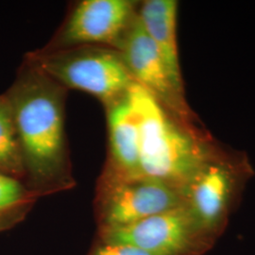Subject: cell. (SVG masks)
<instances>
[{"label": "cell", "instance_id": "cell-2", "mask_svg": "<svg viewBox=\"0 0 255 255\" xmlns=\"http://www.w3.org/2000/svg\"><path fill=\"white\" fill-rule=\"evenodd\" d=\"M129 96L140 130V174L182 192L210 159L184 123L134 83Z\"/></svg>", "mask_w": 255, "mask_h": 255}, {"label": "cell", "instance_id": "cell-5", "mask_svg": "<svg viewBox=\"0 0 255 255\" xmlns=\"http://www.w3.org/2000/svg\"><path fill=\"white\" fill-rule=\"evenodd\" d=\"M97 238L158 255H202L216 242L200 227L184 203L124 227L98 230Z\"/></svg>", "mask_w": 255, "mask_h": 255}, {"label": "cell", "instance_id": "cell-12", "mask_svg": "<svg viewBox=\"0 0 255 255\" xmlns=\"http://www.w3.org/2000/svg\"><path fill=\"white\" fill-rule=\"evenodd\" d=\"M0 172L24 182L25 170L17 131L6 95L0 96Z\"/></svg>", "mask_w": 255, "mask_h": 255}, {"label": "cell", "instance_id": "cell-10", "mask_svg": "<svg viewBox=\"0 0 255 255\" xmlns=\"http://www.w3.org/2000/svg\"><path fill=\"white\" fill-rule=\"evenodd\" d=\"M178 6L175 0H146L139 5L137 15L161 56L175 88L183 94L177 39Z\"/></svg>", "mask_w": 255, "mask_h": 255}, {"label": "cell", "instance_id": "cell-11", "mask_svg": "<svg viewBox=\"0 0 255 255\" xmlns=\"http://www.w3.org/2000/svg\"><path fill=\"white\" fill-rule=\"evenodd\" d=\"M38 199L23 181L0 172V233L19 224Z\"/></svg>", "mask_w": 255, "mask_h": 255}, {"label": "cell", "instance_id": "cell-3", "mask_svg": "<svg viewBox=\"0 0 255 255\" xmlns=\"http://www.w3.org/2000/svg\"><path fill=\"white\" fill-rule=\"evenodd\" d=\"M28 63L64 88L84 92L105 108L129 91L134 82L119 50L103 46H80L32 51Z\"/></svg>", "mask_w": 255, "mask_h": 255}, {"label": "cell", "instance_id": "cell-7", "mask_svg": "<svg viewBox=\"0 0 255 255\" xmlns=\"http://www.w3.org/2000/svg\"><path fill=\"white\" fill-rule=\"evenodd\" d=\"M238 178L232 165L210 159L182 191L184 204L194 219L216 241L227 224Z\"/></svg>", "mask_w": 255, "mask_h": 255}, {"label": "cell", "instance_id": "cell-6", "mask_svg": "<svg viewBox=\"0 0 255 255\" xmlns=\"http://www.w3.org/2000/svg\"><path fill=\"white\" fill-rule=\"evenodd\" d=\"M138 5L130 0H82L73 5L57 32L43 48L103 46L119 50L136 17Z\"/></svg>", "mask_w": 255, "mask_h": 255}, {"label": "cell", "instance_id": "cell-8", "mask_svg": "<svg viewBox=\"0 0 255 255\" xmlns=\"http://www.w3.org/2000/svg\"><path fill=\"white\" fill-rule=\"evenodd\" d=\"M119 50L134 83L151 94L176 119L184 122L188 111L183 94L175 88L161 56L138 15Z\"/></svg>", "mask_w": 255, "mask_h": 255}, {"label": "cell", "instance_id": "cell-9", "mask_svg": "<svg viewBox=\"0 0 255 255\" xmlns=\"http://www.w3.org/2000/svg\"><path fill=\"white\" fill-rule=\"evenodd\" d=\"M104 109L108 129V156L101 173L140 177V130L129 91Z\"/></svg>", "mask_w": 255, "mask_h": 255}, {"label": "cell", "instance_id": "cell-4", "mask_svg": "<svg viewBox=\"0 0 255 255\" xmlns=\"http://www.w3.org/2000/svg\"><path fill=\"white\" fill-rule=\"evenodd\" d=\"M184 203L182 192L163 182L101 173L94 200L98 230L124 227Z\"/></svg>", "mask_w": 255, "mask_h": 255}, {"label": "cell", "instance_id": "cell-1", "mask_svg": "<svg viewBox=\"0 0 255 255\" xmlns=\"http://www.w3.org/2000/svg\"><path fill=\"white\" fill-rule=\"evenodd\" d=\"M67 89L27 60L9 92L24 182L39 198L76 185L65 131Z\"/></svg>", "mask_w": 255, "mask_h": 255}, {"label": "cell", "instance_id": "cell-13", "mask_svg": "<svg viewBox=\"0 0 255 255\" xmlns=\"http://www.w3.org/2000/svg\"><path fill=\"white\" fill-rule=\"evenodd\" d=\"M87 255H158L150 253L138 247L103 241L101 239L96 240L94 246Z\"/></svg>", "mask_w": 255, "mask_h": 255}]
</instances>
